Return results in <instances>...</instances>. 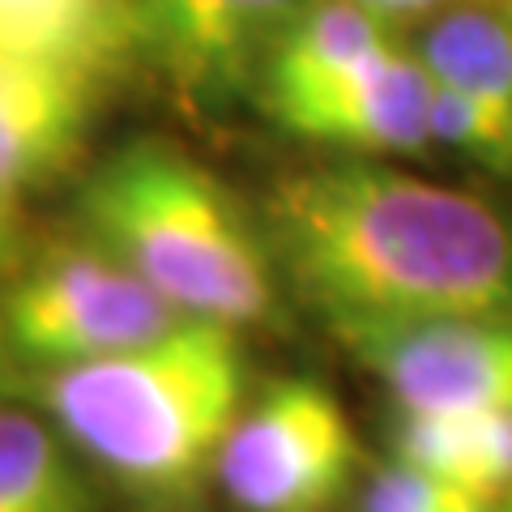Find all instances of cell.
I'll list each match as a JSON object with an SVG mask.
<instances>
[{"instance_id":"6da1fadb","label":"cell","mask_w":512,"mask_h":512,"mask_svg":"<svg viewBox=\"0 0 512 512\" xmlns=\"http://www.w3.org/2000/svg\"><path fill=\"white\" fill-rule=\"evenodd\" d=\"M278 282L346 338L457 316H512V222L474 192L380 163H320L269 188Z\"/></svg>"},{"instance_id":"7a4b0ae2","label":"cell","mask_w":512,"mask_h":512,"mask_svg":"<svg viewBox=\"0 0 512 512\" xmlns=\"http://www.w3.org/2000/svg\"><path fill=\"white\" fill-rule=\"evenodd\" d=\"M39 410L137 512H188L252 397L239 329L180 320L124 355L35 372Z\"/></svg>"},{"instance_id":"3957f363","label":"cell","mask_w":512,"mask_h":512,"mask_svg":"<svg viewBox=\"0 0 512 512\" xmlns=\"http://www.w3.org/2000/svg\"><path fill=\"white\" fill-rule=\"evenodd\" d=\"M82 235L124 261L188 320L274 325L282 282L261 218L197 158L167 141H128L77 192Z\"/></svg>"},{"instance_id":"277c9868","label":"cell","mask_w":512,"mask_h":512,"mask_svg":"<svg viewBox=\"0 0 512 512\" xmlns=\"http://www.w3.org/2000/svg\"><path fill=\"white\" fill-rule=\"evenodd\" d=\"M0 316L13 359L35 372L124 355L188 320L86 235L26 261L0 299Z\"/></svg>"},{"instance_id":"5b68a950","label":"cell","mask_w":512,"mask_h":512,"mask_svg":"<svg viewBox=\"0 0 512 512\" xmlns=\"http://www.w3.org/2000/svg\"><path fill=\"white\" fill-rule=\"evenodd\" d=\"M363 448L320 380L291 376L252 393L218 453L214 487L235 512H338Z\"/></svg>"},{"instance_id":"8992f818","label":"cell","mask_w":512,"mask_h":512,"mask_svg":"<svg viewBox=\"0 0 512 512\" xmlns=\"http://www.w3.org/2000/svg\"><path fill=\"white\" fill-rule=\"evenodd\" d=\"M338 342L384 384L397 414L512 410V316L419 320Z\"/></svg>"},{"instance_id":"52a82bcc","label":"cell","mask_w":512,"mask_h":512,"mask_svg":"<svg viewBox=\"0 0 512 512\" xmlns=\"http://www.w3.org/2000/svg\"><path fill=\"white\" fill-rule=\"evenodd\" d=\"M303 0H133L137 64L163 77L188 107L227 103L261 69Z\"/></svg>"},{"instance_id":"ba28073f","label":"cell","mask_w":512,"mask_h":512,"mask_svg":"<svg viewBox=\"0 0 512 512\" xmlns=\"http://www.w3.org/2000/svg\"><path fill=\"white\" fill-rule=\"evenodd\" d=\"M431 77L414 47L397 39L338 82L269 103L286 133L350 154H419L431 146Z\"/></svg>"},{"instance_id":"9c48e42d","label":"cell","mask_w":512,"mask_h":512,"mask_svg":"<svg viewBox=\"0 0 512 512\" xmlns=\"http://www.w3.org/2000/svg\"><path fill=\"white\" fill-rule=\"evenodd\" d=\"M103 82L39 60L0 56V188L52 184L86 150Z\"/></svg>"},{"instance_id":"30bf717a","label":"cell","mask_w":512,"mask_h":512,"mask_svg":"<svg viewBox=\"0 0 512 512\" xmlns=\"http://www.w3.org/2000/svg\"><path fill=\"white\" fill-rule=\"evenodd\" d=\"M0 56L39 60L111 82L137 64L133 5L124 0H0Z\"/></svg>"},{"instance_id":"8fae6325","label":"cell","mask_w":512,"mask_h":512,"mask_svg":"<svg viewBox=\"0 0 512 512\" xmlns=\"http://www.w3.org/2000/svg\"><path fill=\"white\" fill-rule=\"evenodd\" d=\"M393 30L397 26L376 18L359 0H303L261 69V82H256L261 103L269 107L291 94L338 82L342 73L393 47Z\"/></svg>"},{"instance_id":"7c38bea8","label":"cell","mask_w":512,"mask_h":512,"mask_svg":"<svg viewBox=\"0 0 512 512\" xmlns=\"http://www.w3.org/2000/svg\"><path fill=\"white\" fill-rule=\"evenodd\" d=\"M414 52L431 82L487 107L512 133V13L478 0L448 5L427 22Z\"/></svg>"},{"instance_id":"4fadbf2b","label":"cell","mask_w":512,"mask_h":512,"mask_svg":"<svg viewBox=\"0 0 512 512\" xmlns=\"http://www.w3.org/2000/svg\"><path fill=\"white\" fill-rule=\"evenodd\" d=\"M0 495L18 512H99L90 466L47 414L0 406Z\"/></svg>"},{"instance_id":"5bb4252c","label":"cell","mask_w":512,"mask_h":512,"mask_svg":"<svg viewBox=\"0 0 512 512\" xmlns=\"http://www.w3.org/2000/svg\"><path fill=\"white\" fill-rule=\"evenodd\" d=\"M393 457L487 504V414H397Z\"/></svg>"},{"instance_id":"9a60e30c","label":"cell","mask_w":512,"mask_h":512,"mask_svg":"<svg viewBox=\"0 0 512 512\" xmlns=\"http://www.w3.org/2000/svg\"><path fill=\"white\" fill-rule=\"evenodd\" d=\"M427 128H431V146L461 154V158H470V163L512 180V133L487 107L466 99V94L431 82Z\"/></svg>"},{"instance_id":"2e32d148","label":"cell","mask_w":512,"mask_h":512,"mask_svg":"<svg viewBox=\"0 0 512 512\" xmlns=\"http://www.w3.org/2000/svg\"><path fill=\"white\" fill-rule=\"evenodd\" d=\"M461 500H474V495L389 457L367 474L355 512H453Z\"/></svg>"},{"instance_id":"e0dca14e","label":"cell","mask_w":512,"mask_h":512,"mask_svg":"<svg viewBox=\"0 0 512 512\" xmlns=\"http://www.w3.org/2000/svg\"><path fill=\"white\" fill-rule=\"evenodd\" d=\"M18 192L0 188V278L18 274L22 256H26V239H22V210H18Z\"/></svg>"},{"instance_id":"ac0fdd59","label":"cell","mask_w":512,"mask_h":512,"mask_svg":"<svg viewBox=\"0 0 512 512\" xmlns=\"http://www.w3.org/2000/svg\"><path fill=\"white\" fill-rule=\"evenodd\" d=\"M363 9H372L376 18H384L389 26H402L414 18H436L440 9L448 5H461V0H359Z\"/></svg>"},{"instance_id":"d6986e66","label":"cell","mask_w":512,"mask_h":512,"mask_svg":"<svg viewBox=\"0 0 512 512\" xmlns=\"http://www.w3.org/2000/svg\"><path fill=\"white\" fill-rule=\"evenodd\" d=\"M9 338H5V316H0V376H5V367H9Z\"/></svg>"},{"instance_id":"ffe728a7","label":"cell","mask_w":512,"mask_h":512,"mask_svg":"<svg viewBox=\"0 0 512 512\" xmlns=\"http://www.w3.org/2000/svg\"><path fill=\"white\" fill-rule=\"evenodd\" d=\"M0 512H18V508H13V504L5 500V495H0Z\"/></svg>"},{"instance_id":"44dd1931","label":"cell","mask_w":512,"mask_h":512,"mask_svg":"<svg viewBox=\"0 0 512 512\" xmlns=\"http://www.w3.org/2000/svg\"><path fill=\"white\" fill-rule=\"evenodd\" d=\"M508 13H512V0H508Z\"/></svg>"},{"instance_id":"7402d4cb","label":"cell","mask_w":512,"mask_h":512,"mask_svg":"<svg viewBox=\"0 0 512 512\" xmlns=\"http://www.w3.org/2000/svg\"><path fill=\"white\" fill-rule=\"evenodd\" d=\"M504 512H512V504H508V508H504Z\"/></svg>"},{"instance_id":"603a6c76","label":"cell","mask_w":512,"mask_h":512,"mask_svg":"<svg viewBox=\"0 0 512 512\" xmlns=\"http://www.w3.org/2000/svg\"><path fill=\"white\" fill-rule=\"evenodd\" d=\"M124 5H133V0H124Z\"/></svg>"}]
</instances>
